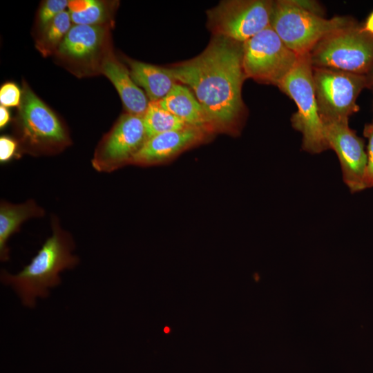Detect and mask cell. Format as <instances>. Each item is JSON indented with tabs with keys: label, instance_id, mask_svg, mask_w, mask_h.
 <instances>
[{
	"label": "cell",
	"instance_id": "cell-1",
	"mask_svg": "<svg viewBox=\"0 0 373 373\" xmlns=\"http://www.w3.org/2000/svg\"><path fill=\"white\" fill-rule=\"evenodd\" d=\"M242 55V44L213 35L200 55L167 68L178 83L192 90L214 131H238L246 114Z\"/></svg>",
	"mask_w": 373,
	"mask_h": 373
},
{
	"label": "cell",
	"instance_id": "cell-2",
	"mask_svg": "<svg viewBox=\"0 0 373 373\" xmlns=\"http://www.w3.org/2000/svg\"><path fill=\"white\" fill-rule=\"evenodd\" d=\"M52 234L37 254L18 274H10L5 270L1 281L12 286L23 304L32 307L37 297H46L48 289L61 283L59 273L73 268L79 258L72 254L75 244L70 234L64 230L58 218H51Z\"/></svg>",
	"mask_w": 373,
	"mask_h": 373
},
{
	"label": "cell",
	"instance_id": "cell-3",
	"mask_svg": "<svg viewBox=\"0 0 373 373\" xmlns=\"http://www.w3.org/2000/svg\"><path fill=\"white\" fill-rule=\"evenodd\" d=\"M354 24L345 17L325 19L309 6L292 0L273 2L270 26L298 56L309 54L327 35Z\"/></svg>",
	"mask_w": 373,
	"mask_h": 373
},
{
	"label": "cell",
	"instance_id": "cell-4",
	"mask_svg": "<svg viewBox=\"0 0 373 373\" xmlns=\"http://www.w3.org/2000/svg\"><path fill=\"white\" fill-rule=\"evenodd\" d=\"M278 87L297 106L291 122L303 135V149L310 153H320L329 149L318 112L309 54L298 56L296 65Z\"/></svg>",
	"mask_w": 373,
	"mask_h": 373
},
{
	"label": "cell",
	"instance_id": "cell-5",
	"mask_svg": "<svg viewBox=\"0 0 373 373\" xmlns=\"http://www.w3.org/2000/svg\"><path fill=\"white\" fill-rule=\"evenodd\" d=\"M309 57L313 68L365 75L373 65V35L352 24L325 36Z\"/></svg>",
	"mask_w": 373,
	"mask_h": 373
},
{
	"label": "cell",
	"instance_id": "cell-6",
	"mask_svg": "<svg viewBox=\"0 0 373 373\" xmlns=\"http://www.w3.org/2000/svg\"><path fill=\"white\" fill-rule=\"evenodd\" d=\"M19 108L18 133L28 152L35 155L52 154L69 145L61 121L27 86H23Z\"/></svg>",
	"mask_w": 373,
	"mask_h": 373
},
{
	"label": "cell",
	"instance_id": "cell-7",
	"mask_svg": "<svg viewBox=\"0 0 373 373\" xmlns=\"http://www.w3.org/2000/svg\"><path fill=\"white\" fill-rule=\"evenodd\" d=\"M298 55L269 26L242 44V63L246 78L278 86L293 69Z\"/></svg>",
	"mask_w": 373,
	"mask_h": 373
},
{
	"label": "cell",
	"instance_id": "cell-8",
	"mask_svg": "<svg viewBox=\"0 0 373 373\" xmlns=\"http://www.w3.org/2000/svg\"><path fill=\"white\" fill-rule=\"evenodd\" d=\"M273 1H222L207 11V27L219 35L243 44L270 26Z\"/></svg>",
	"mask_w": 373,
	"mask_h": 373
},
{
	"label": "cell",
	"instance_id": "cell-9",
	"mask_svg": "<svg viewBox=\"0 0 373 373\" xmlns=\"http://www.w3.org/2000/svg\"><path fill=\"white\" fill-rule=\"evenodd\" d=\"M312 78L323 122L348 119L359 110L356 102L361 91L367 87L365 75L312 67Z\"/></svg>",
	"mask_w": 373,
	"mask_h": 373
},
{
	"label": "cell",
	"instance_id": "cell-10",
	"mask_svg": "<svg viewBox=\"0 0 373 373\" xmlns=\"http://www.w3.org/2000/svg\"><path fill=\"white\" fill-rule=\"evenodd\" d=\"M147 140L143 116L127 113L121 116L97 146L92 166L98 172H112L131 163Z\"/></svg>",
	"mask_w": 373,
	"mask_h": 373
},
{
	"label": "cell",
	"instance_id": "cell-11",
	"mask_svg": "<svg viewBox=\"0 0 373 373\" xmlns=\"http://www.w3.org/2000/svg\"><path fill=\"white\" fill-rule=\"evenodd\" d=\"M329 148L336 153L343 179L352 193L365 189L367 153L363 142L348 124V119L323 122Z\"/></svg>",
	"mask_w": 373,
	"mask_h": 373
},
{
	"label": "cell",
	"instance_id": "cell-12",
	"mask_svg": "<svg viewBox=\"0 0 373 373\" xmlns=\"http://www.w3.org/2000/svg\"><path fill=\"white\" fill-rule=\"evenodd\" d=\"M210 132L191 126L168 131L149 138L131 163L151 165L169 160L202 142Z\"/></svg>",
	"mask_w": 373,
	"mask_h": 373
},
{
	"label": "cell",
	"instance_id": "cell-13",
	"mask_svg": "<svg viewBox=\"0 0 373 373\" xmlns=\"http://www.w3.org/2000/svg\"><path fill=\"white\" fill-rule=\"evenodd\" d=\"M101 70L115 87L128 113L144 116L149 101L132 79L128 68L108 53L102 59Z\"/></svg>",
	"mask_w": 373,
	"mask_h": 373
},
{
	"label": "cell",
	"instance_id": "cell-14",
	"mask_svg": "<svg viewBox=\"0 0 373 373\" xmlns=\"http://www.w3.org/2000/svg\"><path fill=\"white\" fill-rule=\"evenodd\" d=\"M105 26L74 25L59 45L57 52L75 61H86L93 58L105 41Z\"/></svg>",
	"mask_w": 373,
	"mask_h": 373
},
{
	"label": "cell",
	"instance_id": "cell-15",
	"mask_svg": "<svg viewBox=\"0 0 373 373\" xmlns=\"http://www.w3.org/2000/svg\"><path fill=\"white\" fill-rule=\"evenodd\" d=\"M157 102L186 124L214 131L202 105L187 86L176 83L167 95Z\"/></svg>",
	"mask_w": 373,
	"mask_h": 373
},
{
	"label": "cell",
	"instance_id": "cell-16",
	"mask_svg": "<svg viewBox=\"0 0 373 373\" xmlns=\"http://www.w3.org/2000/svg\"><path fill=\"white\" fill-rule=\"evenodd\" d=\"M44 214V209L32 199L21 204L1 201L0 258L1 261L9 259L10 251L7 242L12 234L19 231L23 222L30 218L42 217Z\"/></svg>",
	"mask_w": 373,
	"mask_h": 373
},
{
	"label": "cell",
	"instance_id": "cell-17",
	"mask_svg": "<svg viewBox=\"0 0 373 373\" xmlns=\"http://www.w3.org/2000/svg\"><path fill=\"white\" fill-rule=\"evenodd\" d=\"M131 76L137 86L142 87L149 102L164 98L178 83L167 68L126 59Z\"/></svg>",
	"mask_w": 373,
	"mask_h": 373
},
{
	"label": "cell",
	"instance_id": "cell-18",
	"mask_svg": "<svg viewBox=\"0 0 373 373\" xmlns=\"http://www.w3.org/2000/svg\"><path fill=\"white\" fill-rule=\"evenodd\" d=\"M68 8L71 21L75 25L104 26L109 17L107 4L101 1H69Z\"/></svg>",
	"mask_w": 373,
	"mask_h": 373
},
{
	"label": "cell",
	"instance_id": "cell-19",
	"mask_svg": "<svg viewBox=\"0 0 373 373\" xmlns=\"http://www.w3.org/2000/svg\"><path fill=\"white\" fill-rule=\"evenodd\" d=\"M143 119L148 139L189 126L179 117L161 107L157 102H149Z\"/></svg>",
	"mask_w": 373,
	"mask_h": 373
},
{
	"label": "cell",
	"instance_id": "cell-20",
	"mask_svg": "<svg viewBox=\"0 0 373 373\" xmlns=\"http://www.w3.org/2000/svg\"><path fill=\"white\" fill-rule=\"evenodd\" d=\"M71 21L69 12L64 11L41 30V36L36 44V48L41 54L48 56L57 51L72 27Z\"/></svg>",
	"mask_w": 373,
	"mask_h": 373
},
{
	"label": "cell",
	"instance_id": "cell-21",
	"mask_svg": "<svg viewBox=\"0 0 373 373\" xmlns=\"http://www.w3.org/2000/svg\"><path fill=\"white\" fill-rule=\"evenodd\" d=\"M66 0H47L42 4L38 15V23L40 30H43L57 15L65 11L68 6Z\"/></svg>",
	"mask_w": 373,
	"mask_h": 373
},
{
	"label": "cell",
	"instance_id": "cell-22",
	"mask_svg": "<svg viewBox=\"0 0 373 373\" xmlns=\"http://www.w3.org/2000/svg\"><path fill=\"white\" fill-rule=\"evenodd\" d=\"M22 95L19 86L13 82H7L0 89V103L5 107L20 106Z\"/></svg>",
	"mask_w": 373,
	"mask_h": 373
},
{
	"label": "cell",
	"instance_id": "cell-23",
	"mask_svg": "<svg viewBox=\"0 0 373 373\" xmlns=\"http://www.w3.org/2000/svg\"><path fill=\"white\" fill-rule=\"evenodd\" d=\"M363 134L368 139L365 184L369 188L373 186V121L365 126Z\"/></svg>",
	"mask_w": 373,
	"mask_h": 373
},
{
	"label": "cell",
	"instance_id": "cell-24",
	"mask_svg": "<svg viewBox=\"0 0 373 373\" xmlns=\"http://www.w3.org/2000/svg\"><path fill=\"white\" fill-rule=\"evenodd\" d=\"M18 148L17 142L13 138L3 135L0 137V161L6 163L14 158Z\"/></svg>",
	"mask_w": 373,
	"mask_h": 373
},
{
	"label": "cell",
	"instance_id": "cell-25",
	"mask_svg": "<svg viewBox=\"0 0 373 373\" xmlns=\"http://www.w3.org/2000/svg\"><path fill=\"white\" fill-rule=\"evenodd\" d=\"M10 115L9 111L5 106H0V127L3 128L9 122Z\"/></svg>",
	"mask_w": 373,
	"mask_h": 373
},
{
	"label": "cell",
	"instance_id": "cell-26",
	"mask_svg": "<svg viewBox=\"0 0 373 373\" xmlns=\"http://www.w3.org/2000/svg\"><path fill=\"white\" fill-rule=\"evenodd\" d=\"M363 30L373 35V12L367 18L364 25L361 26Z\"/></svg>",
	"mask_w": 373,
	"mask_h": 373
},
{
	"label": "cell",
	"instance_id": "cell-27",
	"mask_svg": "<svg viewBox=\"0 0 373 373\" xmlns=\"http://www.w3.org/2000/svg\"><path fill=\"white\" fill-rule=\"evenodd\" d=\"M365 76L367 79V87L373 88V65Z\"/></svg>",
	"mask_w": 373,
	"mask_h": 373
}]
</instances>
